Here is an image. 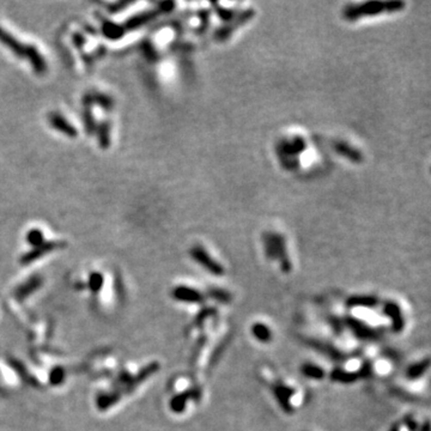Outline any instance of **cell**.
<instances>
[{
	"label": "cell",
	"mask_w": 431,
	"mask_h": 431,
	"mask_svg": "<svg viewBox=\"0 0 431 431\" xmlns=\"http://www.w3.org/2000/svg\"><path fill=\"white\" fill-rule=\"evenodd\" d=\"M404 7V3H367L362 5H353L345 11L348 20H357L362 16H371L381 12H392Z\"/></svg>",
	"instance_id": "obj_1"
},
{
	"label": "cell",
	"mask_w": 431,
	"mask_h": 431,
	"mask_svg": "<svg viewBox=\"0 0 431 431\" xmlns=\"http://www.w3.org/2000/svg\"><path fill=\"white\" fill-rule=\"evenodd\" d=\"M265 248L268 258L279 259L284 272L290 271L291 265L285 252V241L282 236L270 235L267 239H265Z\"/></svg>",
	"instance_id": "obj_2"
},
{
	"label": "cell",
	"mask_w": 431,
	"mask_h": 431,
	"mask_svg": "<svg viewBox=\"0 0 431 431\" xmlns=\"http://www.w3.org/2000/svg\"><path fill=\"white\" fill-rule=\"evenodd\" d=\"M344 325L351 331V333L358 338L360 340L372 342L378 340L381 337V332L376 328H372L360 319H356L353 316H346L344 320Z\"/></svg>",
	"instance_id": "obj_3"
},
{
	"label": "cell",
	"mask_w": 431,
	"mask_h": 431,
	"mask_svg": "<svg viewBox=\"0 0 431 431\" xmlns=\"http://www.w3.org/2000/svg\"><path fill=\"white\" fill-rule=\"evenodd\" d=\"M372 375V367L371 364L367 362L356 371H348L343 370V369H334L333 371L331 372V380L332 381L344 383V385H349V383H353L356 381H360V380L368 379Z\"/></svg>",
	"instance_id": "obj_4"
},
{
	"label": "cell",
	"mask_w": 431,
	"mask_h": 431,
	"mask_svg": "<svg viewBox=\"0 0 431 431\" xmlns=\"http://www.w3.org/2000/svg\"><path fill=\"white\" fill-rule=\"evenodd\" d=\"M303 343H304L308 348L322 353L324 356L328 357V358L334 362H344L349 358V356L346 355V353L343 352L342 350L334 348V346L330 344V343L319 340V339H313V338H304L303 339Z\"/></svg>",
	"instance_id": "obj_5"
},
{
	"label": "cell",
	"mask_w": 431,
	"mask_h": 431,
	"mask_svg": "<svg viewBox=\"0 0 431 431\" xmlns=\"http://www.w3.org/2000/svg\"><path fill=\"white\" fill-rule=\"evenodd\" d=\"M191 255L200 266H203V267L206 270V271H209L214 276L224 275V268H223V266L221 264H218L215 260H213V259L207 254V252L204 249L203 247L196 246L194 248H192Z\"/></svg>",
	"instance_id": "obj_6"
},
{
	"label": "cell",
	"mask_w": 431,
	"mask_h": 431,
	"mask_svg": "<svg viewBox=\"0 0 431 431\" xmlns=\"http://www.w3.org/2000/svg\"><path fill=\"white\" fill-rule=\"evenodd\" d=\"M383 313H385L387 317L390 320L393 332H396V333L403 332L405 327V319L400 306L398 304V303L393 301L385 302V304H383Z\"/></svg>",
	"instance_id": "obj_7"
},
{
	"label": "cell",
	"mask_w": 431,
	"mask_h": 431,
	"mask_svg": "<svg viewBox=\"0 0 431 431\" xmlns=\"http://www.w3.org/2000/svg\"><path fill=\"white\" fill-rule=\"evenodd\" d=\"M273 396L278 401L279 406L285 414H292L294 408L291 406L290 399L295 396V389L290 386L283 385V383H277L273 387Z\"/></svg>",
	"instance_id": "obj_8"
},
{
	"label": "cell",
	"mask_w": 431,
	"mask_h": 431,
	"mask_svg": "<svg viewBox=\"0 0 431 431\" xmlns=\"http://www.w3.org/2000/svg\"><path fill=\"white\" fill-rule=\"evenodd\" d=\"M200 397H202V390L200 389H189L186 392L178 393L170 400L171 411L175 414H181V412H184L189 399L199 400Z\"/></svg>",
	"instance_id": "obj_9"
},
{
	"label": "cell",
	"mask_w": 431,
	"mask_h": 431,
	"mask_svg": "<svg viewBox=\"0 0 431 431\" xmlns=\"http://www.w3.org/2000/svg\"><path fill=\"white\" fill-rule=\"evenodd\" d=\"M173 297L177 301L186 303H203L205 299L202 292L187 286H177L174 289Z\"/></svg>",
	"instance_id": "obj_10"
},
{
	"label": "cell",
	"mask_w": 431,
	"mask_h": 431,
	"mask_svg": "<svg viewBox=\"0 0 431 431\" xmlns=\"http://www.w3.org/2000/svg\"><path fill=\"white\" fill-rule=\"evenodd\" d=\"M379 298L372 295H355L346 299L348 308H375L379 306Z\"/></svg>",
	"instance_id": "obj_11"
},
{
	"label": "cell",
	"mask_w": 431,
	"mask_h": 431,
	"mask_svg": "<svg viewBox=\"0 0 431 431\" xmlns=\"http://www.w3.org/2000/svg\"><path fill=\"white\" fill-rule=\"evenodd\" d=\"M429 365H430L429 358H425L423 361L417 362V363H415V364H411L406 370V378L408 380H417L419 378H422V376L428 371Z\"/></svg>",
	"instance_id": "obj_12"
},
{
	"label": "cell",
	"mask_w": 431,
	"mask_h": 431,
	"mask_svg": "<svg viewBox=\"0 0 431 431\" xmlns=\"http://www.w3.org/2000/svg\"><path fill=\"white\" fill-rule=\"evenodd\" d=\"M50 122H52V126L54 129H57L60 132H63L68 137H76V130L68 123L64 118H61L60 115L54 114L50 116Z\"/></svg>",
	"instance_id": "obj_13"
},
{
	"label": "cell",
	"mask_w": 431,
	"mask_h": 431,
	"mask_svg": "<svg viewBox=\"0 0 431 431\" xmlns=\"http://www.w3.org/2000/svg\"><path fill=\"white\" fill-rule=\"evenodd\" d=\"M252 333L258 339L259 342L261 343H267L271 342L272 339V331L270 330V327L266 326L265 324L261 322H255L252 327Z\"/></svg>",
	"instance_id": "obj_14"
},
{
	"label": "cell",
	"mask_w": 431,
	"mask_h": 431,
	"mask_svg": "<svg viewBox=\"0 0 431 431\" xmlns=\"http://www.w3.org/2000/svg\"><path fill=\"white\" fill-rule=\"evenodd\" d=\"M301 372L306 378L313 380H322L325 375H326L322 368L313 363H303L301 367Z\"/></svg>",
	"instance_id": "obj_15"
},
{
	"label": "cell",
	"mask_w": 431,
	"mask_h": 431,
	"mask_svg": "<svg viewBox=\"0 0 431 431\" xmlns=\"http://www.w3.org/2000/svg\"><path fill=\"white\" fill-rule=\"evenodd\" d=\"M207 296L210 298L214 299L215 302L223 303V304H226V303H230L232 299V295L230 294L229 291L224 290V289L219 288H211L207 290Z\"/></svg>",
	"instance_id": "obj_16"
},
{
	"label": "cell",
	"mask_w": 431,
	"mask_h": 431,
	"mask_svg": "<svg viewBox=\"0 0 431 431\" xmlns=\"http://www.w3.org/2000/svg\"><path fill=\"white\" fill-rule=\"evenodd\" d=\"M56 247V244L54 243H46V244H41V246L36 247L35 250H32L31 253H28L25 257L23 258V262L24 264H28V262H31L38 259L39 257H41V255L46 254L47 252H50L53 249V248Z\"/></svg>",
	"instance_id": "obj_17"
},
{
	"label": "cell",
	"mask_w": 431,
	"mask_h": 431,
	"mask_svg": "<svg viewBox=\"0 0 431 431\" xmlns=\"http://www.w3.org/2000/svg\"><path fill=\"white\" fill-rule=\"evenodd\" d=\"M40 283H41V279H39L38 277H35V278L30 279V282H28L27 284H24L23 286L21 288V290L18 291V296H21V297H24V296H27L28 294H30L35 290V289H38Z\"/></svg>",
	"instance_id": "obj_18"
},
{
	"label": "cell",
	"mask_w": 431,
	"mask_h": 431,
	"mask_svg": "<svg viewBox=\"0 0 431 431\" xmlns=\"http://www.w3.org/2000/svg\"><path fill=\"white\" fill-rule=\"evenodd\" d=\"M118 399H119V397L115 396V394H105V396H101L100 398H98L97 404H98V406H100V408H108Z\"/></svg>",
	"instance_id": "obj_19"
},
{
	"label": "cell",
	"mask_w": 431,
	"mask_h": 431,
	"mask_svg": "<svg viewBox=\"0 0 431 431\" xmlns=\"http://www.w3.org/2000/svg\"><path fill=\"white\" fill-rule=\"evenodd\" d=\"M328 322H330L332 330H333L334 333L342 334L343 330H344V321H342L339 317L332 315L330 319H328Z\"/></svg>",
	"instance_id": "obj_20"
},
{
	"label": "cell",
	"mask_w": 431,
	"mask_h": 431,
	"mask_svg": "<svg viewBox=\"0 0 431 431\" xmlns=\"http://www.w3.org/2000/svg\"><path fill=\"white\" fill-rule=\"evenodd\" d=\"M42 234L39 231V230H32L28 234V242H30L32 246L35 247H39L42 244Z\"/></svg>",
	"instance_id": "obj_21"
},
{
	"label": "cell",
	"mask_w": 431,
	"mask_h": 431,
	"mask_svg": "<svg viewBox=\"0 0 431 431\" xmlns=\"http://www.w3.org/2000/svg\"><path fill=\"white\" fill-rule=\"evenodd\" d=\"M89 284H90L91 290L98 291L101 289L102 284H103V278H102V276L100 275V273H93L90 277Z\"/></svg>",
	"instance_id": "obj_22"
},
{
	"label": "cell",
	"mask_w": 431,
	"mask_h": 431,
	"mask_svg": "<svg viewBox=\"0 0 431 431\" xmlns=\"http://www.w3.org/2000/svg\"><path fill=\"white\" fill-rule=\"evenodd\" d=\"M64 376H65V372L63 369L56 368L52 372H50V376H49L50 383H52V385H60L61 381L64 380Z\"/></svg>",
	"instance_id": "obj_23"
},
{
	"label": "cell",
	"mask_w": 431,
	"mask_h": 431,
	"mask_svg": "<svg viewBox=\"0 0 431 431\" xmlns=\"http://www.w3.org/2000/svg\"><path fill=\"white\" fill-rule=\"evenodd\" d=\"M215 314V310L213 308H205L203 309L202 312L199 313L198 317H196V325H199V326H202V325L205 322V320L209 319V317L213 316Z\"/></svg>",
	"instance_id": "obj_24"
},
{
	"label": "cell",
	"mask_w": 431,
	"mask_h": 431,
	"mask_svg": "<svg viewBox=\"0 0 431 431\" xmlns=\"http://www.w3.org/2000/svg\"><path fill=\"white\" fill-rule=\"evenodd\" d=\"M225 344H226V342L223 343V344H219L218 348L214 350L213 355L211 356V362H210L211 364H210V365H214L215 363H217V361L219 360V356L222 355V353H223V350L225 349Z\"/></svg>",
	"instance_id": "obj_25"
},
{
	"label": "cell",
	"mask_w": 431,
	"mask_h": 431,
	"mask_svg": "<svg viewBox=\"0 0 431 431\" xmlns=\"http://www.w3.org/2000/svg\"><path fill=\"white\" fill-rule=\"evenodd\" d=\"M405 422H406V426L408 431H418V424H417V422L414 419V417H407L406 419H405Z\"/></svg>",
	"instance_id": "obj_26"
},
{
	"label": "cell",
	"mask_w": 431,
	"mask_h": 431,
	"mask_svg": "<svg viewBox=\"0 0 431 431\" xmlns=\"http://www.w3.org/2000/svg\"><path fill=\"white\" fill-rule=\"evenodd\" d=\"M421 431H430V423H429V421H426L424 423V424L422 425Z\"/></svg>",
	"instance_id": "obj_27"
},
{
	"label": "cell",
	"mask_w": 431,
	"mask_h": 431,
	"mask_svg": "<svg viewBox=\"0 0 431 431\" xmlns=\"http://www.w3.org/2000/svg\"><path fill=\"white\" fill-rule=\"evenodd\" d=\"M389 431H400V425H399V424L393 425L392 428H390V430H389Z\"/></svg>",
	"instance_id": "obj_28"
}]
</instances>
